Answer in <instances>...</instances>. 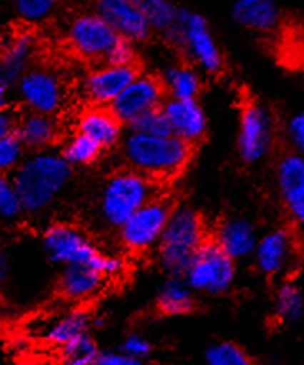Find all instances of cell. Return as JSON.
Segmentation results:
<instances>
[{
    "instance_id": "cell-1",
    "label": "cell",
    "mask_w": 304,
    "mask_h": 365,
    "mask_svg": "<svg viewBox=\"0 0 304 365\" xmlns=\"http://www.w3.org/2000/svg\"><path fill=\"white\" fill-rule=\"evenodd\" d=\"M193 146L173 135L131 133L125 138L123 156L130 170L158 182L178 176L191 158Z\"/></svg>"
},
{
    "instance_id": "cell-2",
    "label": "cell",
    "mask_w": 304,
    "mask_h": 365,
    "mask_svg": "<svg viewBox=\"0 0 304 365\" xmlns=\"http://www.w3.org/2000/svg\"><path fill=\"white\" fill-rule=\"evenodd\" d=\"M72 176V166L60 155L37 151L24 158L17 168L12 186L25 212L44 211L60 195Z\"/></svg>"
},
{
    "instance_id": "cell-3",
    "label": "cell",
    "mask_w": 304,
    "mask_h": 365,
    "mask_svg": "<svg viewBox=\"0 0 304 365\" xmlns=\"http://www.w3.org/2000/svg\"><path fill=\"white\" fill-rule=\"evenodd\" d=\"M210 235L200 211L178 206L170 216L158 242V256L163 269L175 279H183L198 247Z\"/></svg>"
},
{
    "instance_id": "cell-4",
    "label": "cell",
    "mask_w": 304,
    "mask_h": 365,
    "mask_svg": "<svg viewBox=\"0 0 304 365\" xmlns=\"http://www.w3.org/2000/svg\"><path fill=\"white\" fill-rule=\"evenodd\" d=\"M44 247L50 259L65 266H85L105 277L123 271L120 257L105 255L85 231L70 222H54L44 232Z\"/></svg>"
},
{
    "instance_id": "cell-5",
    "label": "cell",
    "mask_w": 304,
    "mask_h": 365,
    "mask_svg": "<svg viewBox=\"0 0 304 365\" xmlns=\"http://www.w3.org/2000/svg\"><path fill=\"white\" fill-rule=\"evenodd\" d=\"M156 185L135 171L126 170L110 176L101 192V215L110 226L120 227L141 206L153 200Z\"/></svg>"
},
{
    "instance_id": "cell-6",
    "label": "cell",
    "mask_w": 304,
    "mask_h": 365,
    "mask_svg": "<svg viewBox=\"0 0 304 365\" xmlns=\"http://www.w3.org/2000/svg\"><path fill=\"white\" fill-rule=\"evenodd\" d=\"M166 37L183 48L205 73L218 75L223 70L221 50L203 15L178 9L175 25L168 30Z\"/></svg>"
},
{
    "instance_id": "cell-7",
    "label": "cell",
    "mask_w": 304,
    "mask_h": 365,
    "mask_svg": "<svg viewBox=\"0 0 304 365\" xmlns=\"http://www.w3.org/2000/svg\"><path fill=\"white\" fill-rule=\"evenodd\" d=\"M235 274L236 261L223 251L210 231L191 259L185 279L196 291L220 296L231 287Z\"/></svg>"
},
{
    "instance_id": "cell-8",
    "label": "cell",
    "mask_w": 304,
    "mask_h": 365,
    "mask_svg": "<svg viewBox=\"0 0 304 365\" xmlns=\"http://www.w3.org/2000/svg\"><path fill=\"white\" fill-rule=\"evenodd\" d=\"M180 205L166 196H155L120 226L121 245L131 255L148 251L158 242L170 216Z\"/></svg>"
},
{
    "instance_id": "cell-9",
    "label": "cell",
    "mask_w": 304,
    "mask_h": 365,
    "mask_svg": "<svg viewBox=\"0 0 304 365\" xmlns=\"http://www.w3.org/2000/svg\"><path fill=\"white\" fill-rule=\"evenodd\" d=\"M273 128L271 113L255 100L246 101L241 108L238 148L245 163H256L271 150Z\"/></svg>"
},
{
    "instance_id": "cell-10",
    "label": "cell",
    "mask_w": 304,
    "mask_h": 365,
    "mask_svg": "<svg viewBox=\"0 0 304 365\" xmlns=\"http://www.w3.org/2000/svg\"><path fill=\"white\" fill-rule=\"evenodd\" d=\"M165 96L161 80L151 75H136L133 82L111 101L108 108L121 125H131L140 116L160 110Z\"/></svg>"
},
{
    "instance_id": "cell-11",
    "label": "cell",
    "mask_w": 304,
    "mask_h": 365,
    "mask_svg": "<svg viewBox=\"0 0 304 365\" xmlns=\"http://www.w3.org/2000/svg\"><path fill=\"white\" fill-rule=\"evenodd\" d=\"M120 35L95 12H83L70 22L69 43L80 57L103 60Z\"/></svg>"
},
{
    "instance_id": "cell-12",
    "label": "cell",
    "mask_w": 304,
    "mask_h": 365,
    "mask_svg": "<svg viewBox=\"0 0 304 365\" xmlns=\"http://www.w3.org/2000/svg\"><path fill=\"white\" fill-rule=\"evenodd\" d=\"M20 100L30 111L52 116L60 110L64 101V91L59 78L47 70H27L17 82Z\"/></svg>"
},
{
    "instance_id": "cell-13",
    "label": "cell",
    "mask_w": 304,
    "mask_h": 365,
    "mask_svg": "<svg viewBox=\"0 0 304 365\" xmlns=\"http://www.w3.org/2000/svg\"><path fill=\"white\" fill-rule=\"evenodd\" d=\"M278 190L283 206L290 216L293 226L301 231L304 221V160L303 155L286 153L278 163Z\"/></svg>"
},
{
    "instance_id": "cell-14",
    "label": "cell",
    "mask_w": 304,
    "mask_h": 365,
    "mask_svg": "<svg viewBox=\"0 0 304 365\" xmlns=\"http://www.w3.org/2000/svg\"><path fill=\"white\" fill-rule=\"evenodd\" d=\"M136 75L135 65H103L95 68L83 80V95L93 106H110L116 96L133 82Z\"/></svg>"
},
{
    "instance_id": "cell-15",
    "label": "cell",
    "mask_w": 304,
    "mask_h": 365,
    "mask_svg": "<svg viewBox=\"0 0 304 365\" xmlns=\"http://www.w3.org/2000/svg\"><path fill=\"white\" fill-rule=\"evenodd\" d=\"M95 14H98L120 37L133 42H145L151 29L143 15L130 0H92Z\"/></svg>"
},
{
    "instance_id": "cell-16",
    "label": "cell",
    "mask_w": 304,
    "mask_h": 365,
    "mask_svg": "<svg viewBox=\"0 0 304 365\" xmlns=\"http://www.w3.org/2000/svg\"><path fill=\"white\" fill-rule=\"evenodd\" d=\"M170 133L193 146L206 133V115L196 100H165L160 106Z\"/></svg>"
},
{
    "instance_id": "cell-17",
    "label": "cell",
    "mask_w": 304,
    "mask_h": 365,
    "mask_svg": "<svg viewBox=\"0 0 304 365\" xmlns=\"http://www.w3.org/2000/svg\"><path fill=\"white\" fill-rule=\"evenodd\" d=\"M256 264L268 279L276 277L285 271L288 262L296 255L295 230L280 227L263 237L255 246Z\"/></svg>"
},
{
    "instance_id": "cell-18",
    "label": "cell",
    "mask_w": 304,
    "mask_h": 365,
    "mask_svg": "<svg viewBox=\"0 0 304 365\" xmlns=\"http://www.w3.org/2000/svg\"><path fill=\"white\" fill-rule=\"evenodd\" d=\"M203 304L193 296V292L181 282V279L171 277L163 284L160 292L148 307V317L160 321L170 317H188L203 312Z\"/></svg>"
},
{
    "instance_id": "cell-19",
    "label": "cell",
    "mask_w": 304,
    "mask_h": 365,
    "mask_svg": "<svg viewBox=\"0 0 304 365\" xmlns=\"http://www.w3.org/2000/svg\"><path fill=\"white\" fill-rule=\"evenodd\" d=\"M106 279L108 277L90 267L65 266L55 282L54 297L67 302L88 301L103 287Z\"/></svg>"
},
{
    "instance_id": "cell-20",
    "label": "cell",
    "mask_w": 304,
    "mask_h": 365,
    "mask_svg": "<svg viewBox=\"0 0 304 365\" xmlns=\"http://www.w3.org/2000/svg\"><path fill=\"white\" fill-rule=\"evenodd\" d=\"M35 40L32 34L19 32L0 43V80L12 87L29 70L34 55Z\"/></svg>"
},
{
    "instance_id": "cell-21",
    "label": "cell",
    "mask_w": 304,
    "mask_h": 365,
    "mask_svg": "<svg viewBox=\"0 0 304 365\" xmlns=\"http://www.w3.org/2000/svg\"><path fill=\"white\" fill-rule=\"evenodd\" d=\"M77 128L80 135L88 136L103 150L118 143L121 136L120 120L111 113L108 106H92L85 110L77 121Z\"/></svg>"
},
{
    "instance_id": "cell-22",
    "label": "cell",
    "mask_w": 304,
    "mask_h": 365,
    "mask_svg": "<svg viewBox=\"0 0 304 365\" xmlns=\"http://www.w3.org/2000/svg\"><path fill=\"white\" fill-rule=\"evenodd\" d=\"M233 19L255 32H271L280 25L281 10L275 0H233Z\"/></svg>"
},
{
    "instance_id": "cell-23",
    "label": "cell",
    "mask_w": 304,
    "mask_h": 365,
    "mask_svg": "<svg viewBox=\"0 0 304 365\" xmlns=\"http://www.w3.org/2000/svg\"><path fill=\"white\" fill-rule=\"evenodd\" d=\"M15 135L24 148L44 151L59 138V126L50 115L29 111L27 115L17 118Z\"/></svg>"
},
{
    "instance_id": "cell-24",
    "label": "cell",
    "mask_w": 304,
    "mask_h": 365,
    "mask_svg": "<svg viewBox=\"0 0 304 365\" xmlns=\"http://www.w3.org/2000/svg\"><path fill=\"white\" fill-rule=\"evenodd\" d=\"M215 241L233 259H240L255 251V230L245 220H225L211 231Z\"/></svg>"
},
{
    "instance_id": "cell-25",
    "label": "cell",
    "mask_w": 304,
    "mask_h": 365,
    "mask_svg": "<svg viewBox=\"0 0 304 365\" xmlns=\"http://www.w3.org/2000/svg\"><path fill=\"white\" fill-rule=\"evenodd\" d=\"M165 93L175 100H196L201 91V78L190 65H175L165 72L161 80Z\"/></svg>"
},
{
    "instance_id": "cell-26",
    "label": "cell",
    "mask_w": 304,
    "mask_h": 365,
    "mask_svg": "<svg viewBox=\"0 0 304 365\" xmlns=\"http://www.w3.org/2000/svg\"><path fill=\"white\" fill-rule=\"evenodd\" d=\"M206 365H263L261 359L236 341L211 344L205 352Z\"/></svg>"
},
{
    "instance_id": "cell-27",
    "label": "cell",
    "mask_w": 304,
    "mask_h": 365,
    "mask_svg": "<svg viewBox=\"0 0 304 365\" xmlns=\"http://www.w3.org/2000/svg\"><path fill=\"white\" fill-rule=\"evenodd\" d=\"M273 314H275L276 326L300 321L303 316V294L296 282L286 281L278 287Z\"/></svg>"
},
{
    "instance_id": "cell-28",
    "label": "cell",
    "mask_w": 304,
    "mask_h": 365,
    "mask_svg": "<svg viewBox=\"0 0 304 365\" xmlns=\"http://www.w3.org/2000/svg\"><path fill=\"white\" fill-rule=\"evenodd\" d=\"M130 2L143 15L151 30L168 34V30L175 25L178 9L171 0H130Z\"/></svg>"
},
{
    "instance_id": "cell-29",
    "label": "cell",
    "mask_w": 304,
    "mask_h": 365,
    "mask_svg": "<svg viewBox=\"0 0 304 365\" xmlns=\"http://www.w3.org/2000/svg\"><path fill=\"white\" fill-rule=\"evenodd\" d=\"M98 354L97 341L88 332H85L59 347L57 365H90Z\"/></svg>"
},
{
    "instance_id": "cell-30",
    "label": "cell",
    "mask_w": 304,
    "mask_h": 365,
    "mask_svg": "<svg viewBox=\"0 0 304 365\" xmlns=\"http://www.w3.org/2000/svg\"><path fill=\"white\" fill-rule=\"evenodd\" d=\"M88 326L90 314L85 311H75L69 314L67 317L60 319L59 322H55V326L45 336V342L50 344V346H55V349H59L64 344H67L72 339L80 336V334L88 332Z\"/></svg>"
},
{
    "instance_id": "cell-31",
    "label": "cell",
    "mask_w": 304,
    "mask_h": 365,
    "mask_svg": "<svg viewBox=\"0 0 304 365\" xmlns=\"http://www.w3.org/2000/svg\"><path fill=\"white\" fill-rule=\"evenodd\" d=\"M101 151H103V148H101L98 143H95L93 140L88 138V136L77 133L65 143L62 155L60 156H62L70 166H85L93 165L101 156Z\"/></svg>"
},
{
    "instance_id": "cell-32",
    "label": "cell",
    "mask_w": 304,
    "mask_h": 365,
    "mask_svg": "<svg viewBox=\"0 0 304 365\" xmlns=\"http://www.w3.org/2000/svg\"><path fill=\"white\" fill-rule=\"evenodd\" d=\"M59 0H14L17 14L27 22H42L57 9Z\"/></svg>"
},
{
    "instance_id": "cell-33",
    "label": "cell",
    "mask_w": 304,
    "mask_h": 365,
    "mask_svg": "<svg viewBox=\"0 0 304 365\" xmlns=\"http://www.w3.org/2000/svg\"><path fill=\"white\" fill-rule=\"evenodd\" d=\"M24 151V145L20 143L15 133L0 140V173L5 175L9 171H15V168L22 163Z\"/></svg>"
},
{
    "instance_id": "cell-34",
    "label": "cell",
    "mask_w": 304,
    "mask_h": 365,
    "mask_svg": "<svg viewBox=\"0 0 304 365\" xmlns=\"http://www.w3.org/2000/svg\"><path fill=\"white\" fill-rule=\"evenodd\" d=\"M22 212V206H20L19 196L14 190L12 181L4 173H0V220H15Z\"/></svg>"
},
{
    "instance_id": "cell-35",
    "label": "cell",
    "mask_w": 304,
    "mask_h": 365,
    "mask_svg": "<svg viewBox=\"0 0 304 365\" xmlns=\"http://www.w3.org/2000/svg\"><path fill=\"white\" fill-rule=\"evenodd\" d=\"M131 131L135 133H145V135H170L168 125H166L165 116L161 110H153L140 118H136L133 123L130 125Z\"/></svg>"
},
{
    "instance_id": "cell-36",
    "label": "cell",
    "mask_w": 304,
    "mask_h": 365,
    "mask_svg": "<svg viewBox=\"0 0 304 365\" xmlns=\"http://www.w3.org/2000/svg\"><path fill=\"white\" fill-rule=\"evenodd\" d=\"M106 65H135V47L130 40L120 37L105 58Z\"/></svg>"
},
{
    "instance_id": "cell-37",
    "label": "cell",
    "mask_w": 304,
    "mask_h": 365,
    "mask_svg": "<svg viewBox=\"0 0 304 365\" xmlns=\"http://www.w3.org/2000/svg\"><path fill=\"white\" fill-rule=\"evenodd\" d=\"M90 365H153L146 362L145 359H136L131 357L128 354H118V352H101L97 356V359Z\"/></svg>"
},
{
    "instance_id": "cell-38",
    "label": "cell",
    "mask_w": 304,
    "mask_h": 365,
    "mask_svg": "<svg viewBox=\"0 0 304 365\" xmlns=\"http://www.w3.org/2000/svg\"><path fill=\"white\" fill-rule=\"evenodd\" d=\"M121 351H123V354H128L131 357L146 359L148 356H151V352H153V346H151L150 341H146V339L135 336L133 334V336L125 339L123 346H121Z\"/></svg>"
},
{
    "instance_id": "cell-39",
    "label": "cell",
    "mask_w": 304,
    "mask_h": 365,
    "mask_svg": "<svg viewBox=\"0 0 304 365\" xmlns=\"http://www.w3.org/2000/svg\"><path fill=\"white\" fill-rule=\"evenodd\" d=\"M288 138H290L295 153L301 155L304 150V115L301 111L293 116L288 123Z\"/></svg>"
},
{
    "instance_id": "cell-40",
    "label": "cell",
    "mask_w": 304,
    "mask_h": 365,
    "mask_svg": "<svg viewBox=\"0 0 304 365\" xmlns=\"http://www.w3.org/2000/svg\"><path fill=\"white\" fill-rule=\"evenodd\" d=\"M15 126H17V116L10 108H0V140L5 136L15 133Z\"/></svg>"
},
{
    "instance_id": "cell-41",
    "label": "cell",
    "mask_w": 304,
    "mask_h": 365,
    "mask_svg": "<svg viewBox=\"0 0 304 365\" xmlns=\"http://www.w3.org/2000/svg\"><path fill=\"white\" fill-rule=\"evenodd\" d=\"M9 85L0 80V108H5L9 101Z\"/></svg>"
},
{
    "instance_id": "cell-42",
    "label": "cell",
    "mask_w": 304,
    "mask_h": 365,
    "mask_svg": "<svg viewBox=\"0 0 304 365\" xmlns=\"http://www.w3.org/2000/svg\"><path fill=\"white\" fill-rule=\"evenodd\" d=\"M7 269H9L7 257H5L4 252H0V282H2L5 276H7Z\"/></svg>"
},
{
    "instance_id": "cell-43",
    "label": "cell",
    "mask_w": 304,
    "mask_h": 365,
    "mask_svg": "<svg viewBox=\"0 0 304 365\" xmlns=\"http://www.w3.org/2000/svg\"><path fill=\"white\" fill-rule=\"evenodd\" d=\"M4 314H5V302L2 294H0V324L4 322Z\"/></svg>"
},
{
    "instance_id": "cell-44",
    "label": "cell",
    "mask_w": 304,
    "mask_h": 365,
    "mask_svg": "<svg viewBox=\"0 0 304 365\" xmlns=\"http://www.w3.org/2000/svg\"><path fill=\"white\" fill-rule=\"evenodd\" d=\"M25 365H37V364H25Z\"/></svg>"
}]
</instances>
